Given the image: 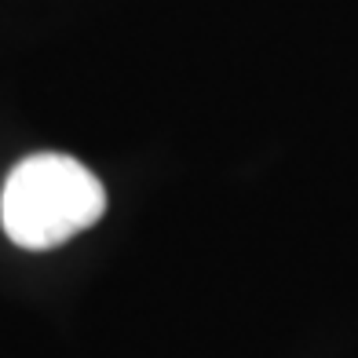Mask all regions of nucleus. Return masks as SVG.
Here are the masks:
<instances>
[{
    "label": "nucleus",
    "instance_id": "1",
    "mask_svg": "<svg viewBox=\"0 0 358 358\" xmlns=\"http://www.w3.org/2000/svg\"><path fill=\"white\" fill-rule=\"evenodd\" d=\"M106 190L88 165L66 154H34L0 190V227L19 249L44 252L103 220Z\"/></svg>",
    "mask_w": 358,
    "mask_h": 358
}]
</instances>
